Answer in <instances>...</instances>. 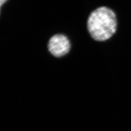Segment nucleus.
<instances>
[{
    "label": "nucleus",
    "instance_id": "nucleus-1",
    "mask_svg": "<svg viewBox=\"0 0 131 131\" xmlns=\"http://www.w3.org/2000/svg\"><path fill=\"white\" fill-rule=\"evenodd\" d=\"M88 29L92 38L99 41L106 40L115 33L117 27L116 14L106 7H101L90 14Z\"/></svg>",
    "mask_w": 131,
    "mask_h": 131
},
{
    "label": "nucleus",
    "instance_id": "nucleus-2",
    "mask_svg": "<svg viewBox=\"0 0 131 131\" xmlns=\"http://www.w3.org/2000/svg\"><path fill=\"white\" fill-rule=\"evenodd\" d=\"M48 48L53 56L60 57L65 56L70 51V42L65 35L57 34L50 39Z\"/></svg>",
    "mask_w": 131,
    "mask_h": 131
},
{
    "label": "nucleus",
    "instance_id": "nucleus-3",
    "mask_svg": "<svg viewBox=\"0 0 131 131\" xmlns=\"http://www.w3.org/2000/svg\"><path fill=\"white\" fill-rule=\"evenodd\" d=\"M7 1L6 0H0V9L1 6L5 4V3Z\"/></svg>",
    "mask_w": 131,
    "mask_h": 131
}]
</instances>
